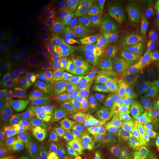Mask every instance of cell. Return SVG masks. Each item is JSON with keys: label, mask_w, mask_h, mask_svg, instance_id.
Listing matches in <instances>:
<instances>
[{"label": "cell", "mask_w": 159, "mask_h": 159, "mask_svg": "<svg viewBox=\"0 0 159 159\" xmlns=\"http://www.w3.org/2000/svg\"><path fill=\"white\" fill-rule=\"evenodd\" d=\"M139 54L127 66L125 85L148 88L159 76V56L156 49L148 43L138 45Z\"/></svg>", "instance_id": "obj_1"}, {"label": "cell", "mask_w": 159, "mask_h": 159, "mask_svg": "<svg viewBox=\"0 0 159 159\" xmlns=\"http://www.w3.org/2000/svg\"><path fill=\"white\" fill-rule=\"evenodd\" d=\"M127 96L125 103L136 114H148L159 109V98L148 89L126 85Z\"/></svg>", "instance_id": "obj_2"}, {"label": "cell", "mask_w": 159, "mask_h": 159, "mask_svg": "<svg viewBox=\"0 0 159 159\" xmlns=\"http://www.w3.org/2000/svg\"><path fill=\"white\" fill-rule=\"evenodd\" d=\"M7 144L28 159H40L37 141V127L27 123L19 132L9 139Z\"/></svg>", "instance_id": "obj_3"}, {"label": "cell", "mask_w": 159, "mask_h": 159, "mask_svg": "<svg viewBox=\"0 0 159 159\" xmlns=\"http://www.w3.org/2000/svg\"><path fill=\"white\" fill-rule=\"evenodd\" d=\"M20 104L25 111L27 119H30L47 112L51 106V98L47 91L35 89L27 91L20 97Z\"/></svg>", "instance_id": "obj_4"}, {"label": "cell", "mask_w": 159, "mask_h": 159, "mask_svg": "<svg viewBox=\"0 0 159 159\" xmlns=\"http://www.w3.org/2000/svg\"><path fill=\"white\" fill-rule=\"evenodd\" d=\"M80 127L74 119L62 128L55 130L52 159H61L69 148L80 136Z\"/></svg>", "instance_id": "obj_5"}, {"label": "cell", "mask_w": 159, "mask_h": 159, "mask_svg": "<svg viewBox=\"0 0 159 159\" xmlns=\"http://www.w3.org/2000/svg\"><path fill=\"white\" fill-rule=\"evenodd\" d=\"M100 148L88 133L81 134L61 159H97Z\"/></svg>", "instance_id": "obj_6"}, {"label": "cell", "mask_w": 159, "mask_h": 159, "mask_svg": "<svg viewBox=\"0 0 159 159\" xmlns=\"http://www.w3.org/2000/svg\"><path fill=\"white\" fill-rule=\"evenodd\" d=\"M134 7L130 4H125L120 8L109 13L103 18L100 28L108 34L113 35L123 26L135 19Z\"/></svg>", "instance_id": "obj_7"}, {"label": "cell", "mask_w": 159, "mask_h": 159, "mask_svg": "<svg viewBox=\"0 0 159 159\" xmlns=\"http://www.w3.org/2000/svg\"><path fill=\"white\" fill-rule=\"evenodd\" d=\"M127 66L128 64H125L108 52H105L99 59V71L105 76L114 80V81L124 84Z\"/></svg>", "instance_id": "obj_8"}, {"label": "cell", "mask_w": 159, "mask_h": 159, "mask_svg": "<svg viewBox=\"0 0 159 159\" xmlns=\"http://www.w3.org/2000/svg\"><path fill=\"white\" fill-rule=\"evenodd\" d=\"M114 116V121L121 130L125 134L127 138L135 129L136 113L129 108L125 102L109 105Z\"/></svg>", "instance_id": "obj_9"}, {"label": "cell", "mask_w": 159, "mask_h": 159, "mask_svg": "<svg viewBox=\"0 0 159 159\" xmlns=\"http://www.w3.org/2000/svg\"><path fill=\"white\" fill-rule=\"evenodd\" d=\"M135 128L144 133L154 144H159V109L148 114H137Z\"/></svg>", "instance_id": "obj_10"}, {"label": "cell", "mask_w": 159, "mask_h": 159, "mask_svg": "<svg viewBox=\"0 0 159 159\" xmlns=\"http://www.w3.org/2000/svg\"><path fill=\"white\" fill-rule=\"evenodd\" d=\"M113 44L138 46L141 43L140 25L136 19L133 20L112 35Z\"/></svg>", "instance_id": "obj_11"}, {"label": "cell", "mask_w": 159, "mask_h": 159, "mask_svg": "<svg viewBox=\"0 0 159 159\" xmlns=\"http://www.w3.org/2000/svg\"><path fill=\"white\" fill-rule=\"evenodd\" d=\"M55 130L45 122L37 126L38 148L40 159H52Z\"/></svg>", "instance_id": "obj_12"}, {"label": "cell", "mask_w": 159, "mask_h": 159, "mask_svg": "<svg viewBox=\"0 0 159 159\" xmlns=\"http://www.w3.org/2000/svg\"><path fill=\"white\" fill-rule=\"evenodd\" d=\"M99 98L112 104L122 102L127 96V88L124 83L117 81H105L97 88L96 92Z\"/></svg>", "instance_id": "obj_13"}, {"label": "cell", "mask_w": 159, "mask_h": 159, "mask_svg": "<svg viewBox=\"0 0 159 159\" xmlns=\"http://www.w3.org/2000/svg\"><path fill=\"white\" fill-rule=\"evenodd\" d=\"M114 122V119L110 107H105L92 115L88 122V129L92 136L99 137L104 134L105 130Z\"/></svg>", "instance_id": "obj_14"}, {"label": "cell", "mask_w": 159, "mask_h": 159, "mask_svg": "<svg viewBox=\"0 0 159 159\" xmlns=\"http://www.w3.org/2000/svg\"><path fill=\"white\" fill-rule=\"evenodd\" d=\"M154 143L140 130H135L127 138L125 150L128 152L134 153H143L148 152L152 150Z\"/></svg>", "instance_id": "obj_15"}, {"label": "cell", "mask_w": 159, "mask_h": 159, "mask_svg": "<svg viewBox=\"0 0 159 159\" xmlns=\"http://www.w3.org/2000/svg\"><path fill=\"white\" fill-rule=\"evenodd\" d=\"M59 83L66 101L71 102L77 93V79L74 70L69 68L62 69L59 74Z\"/></svg>", "instance_id": "obj_16"}, {"label": "cell", "mask_w": 159, "mask_h": 159, "mask_svg": "<svg viewBox=\"0 0 159 159\" xmlns=\"http://www.w3.org/2000/svg\"><path fill=\"white\" fill-rule=\"evenodd\" d=\"M141 27L150 28L159 24V0L149 1L144 5L141 13Z\"/></svg>", "instance_id": "obj_17"}, {"label": "cell", "mask_w": 159, "mask_h": 159, "mask_svg": "<svg viewBox=\"0 0 159 159\" xmlns=\"http://www.w3.org/2000/svg\"><path fill=\"white\" fill-rule=\"evenodd\" d=\"M112 35L102 30H95L91 32L87 37V44L91 49L105 52L112 44Z\"/></svg>", "instance_id": "obj_18"}, {"label": "cell", "mask_w": 159, "mask_h": 159, "mask_svg": "<svg viewBox=\"0 0 159 159\" xmlns=\"http://www.w3.org/2000/svg\"><path fill=\"white\" fill-rule=\"evenodd\" d=\"M27 91V89L16 85L10 78L2 79L0 82V102L3 103L21 97Z\"/></svg>", "instance_id": "obj_19"}, {"label": "cell", "mask_w": 159, "mask_h": 159, "mask_svg": "<svg viewBox=\"0 0 159 159\" xmlns=\"http://www.w3.org/2000/svg\"><path fill=\"white\" fill-rule=\"evenodd\" d=\"M105 52L112 55L125 64H129L139 54L138 46L111 44Z\"/></svg>", "instance_id": "obj_20"}, {"label": "cell", "mask_w": 159, "mask_h": 159, "mask_svg": "<svg viewBox=\"0 0 159 159\" xmlns=\"http://www.w3.org/2000/svg\"><path fill=\"white\" fill-rule=\"evenodd\" d=\"M103 139L105 142L111 148L125 150L127 137L115 121L105 130Z\"/></svg>", "instance_id": "obj_21"}, {"label": "cell", "mask_w": 159, "mask_h": 159, "mask_svg": "<svg viewBox=\"0 0 159 159\" xmlns=\"http://www.w3.org/2000/svg\"><path fill=\"white\" fill-rule=\"evenodd\" d=\"M66 49L71 59L78 62H85L89 57L86 45L81 40L77 39L66 43Z\"/></svg>", "instance_id": "obj_22"}, {"label": "cell", "mask_w": 159, "mask_h": 159, "mask_svg": "<svg viewBox=\"0 0 159 159\" xmlns=\"http://www.w3.org/2000/svg\"><path fill=\"white\" fill-rule=\"evenodd\" d=\"M6 118L25 121L27 119L25 111L20 103L11 102L2 105L0 108V119Z\"/></svg>", "instance_id": "obj_23"}, {"label": "cell", "mask_w": 159, "mask_h": 159, "mask_svg": "<svg viewBox=\"0 0 159 159\" xmlns=\"http://www.w3.org/2000/svg\"><path fill=\"white\" fill-rule=\"evenodd\" d=\"M36 72L30 68H20L16 70L10 80L16 84L27 89V85L36 77Z\"/></svg>", "instance_id": "obj_24"}, {"label": "cell", "mask_w": 159, "mask_h": 159, "mask_svg": "<svg viewBox=\"0 0 159 159\" xmlns=\"http://www.w3.org/2000/svg\"><path fill=\"white\" fill-rule=\"evenodd\" d=\"M25 121L19 119H11L2 118L0 119V132L1 134L5 136H7L8 139H11L19 131L21 130Z\"/></svg>", "instance_id": "obj_25"}, {"label": "cell", "mask_w": 159, "mask_h": 159, "mask_svg": "<svg viewBox=\"0 0 159 159\" xmlns=\"http://www.w3.org/2000/svg\"><path fill=\"white\" fill-rule=\"evenodd\" d=\"M61 58V53L55 47H49L39 53L38 61L43 65H50L57 63Z\"/></svg>", "instance_id": "obj_26"}, {"label": "cell", "mask_w": 159, "mask_h": 159, "mask_svg": "<svg viewBox=\"0 0 159 159\" xmlns=\"http://www.w3.org/2000/svg\"><path fill=\"white\" fill-rule=\"evenodd\" d=\"M141 42L148 43L155 49L159 47V24L141 31Z\"/></svg>", "instance_id": "obj_27"}, {"label": "cell", "mask_w": 159, "mask_h": 159, "mask_svg": "<svg viewBox=\"0 0 159 159\" xmlns=\"http://www.w3.org/2000/svg\"><path fill=\"white\" fill-rule=\"evenodd\" d=\"M71 119L72 118H70L68 115L62 111H55L48 116V118L46 120L45 124L56 130L69 124Z\"/></svg>", "instance_id": "obj_28"}, {"label": "cell", "mask_w": 159, "mask_h": 159, "mask_svg": "<svg viewBox=\"0 0 159 159\" xmlns=\"http://www.w3.org/2000/svg\"><path fill=\"white\" fill-rule=\"evenodd\" d=\"M98 87L94 83H93L86 76H84L81 81L80 86V98L85 100L91 98L96 92Z\"/></svg>", "instance_id": "obj_29"}, {"label": "cell", "mask_w": 159, "mask_h": 159, "mask_svg": "<svg viewBox=\"0 0 159 159\" xmlns=\"http://www.w3.org/2000/svg\"><path fill=\"white\" fill-rule=\"evenodd\" d=\"M97 159H129V155L123 149L110 148L105 151H101Z\"/></svg>", "instance_id": "obj_30"}, {"label": "cell", "mask_w": 159, "mask_h": 159, "mask_svg": "<svg viewBox=\"0 0 159 159\" xmlns=\"http://www.w3.org/2000/svg\"><path fill=\"white\" fill-rule=\"evenodd\" d=\"M58 36L60 39L62 40L63 41H65L67 43L75 41V40L79 39L78 38L80 36V33L74 27L66 26V27H62L58 31Z\"/></svg>", "instance_id": "obj_31"}, {"label": "cell", "mask_w": 159, "mask_h": 159, "mask_svg": "<svg viewBox=\"0 0 159 159\" xmlns=\"http://www.w3.org/2000/svg\"><path fill=\"white\" fill-rule=\"evenodd\" d=\"M1 159H28L7 144H2Z\"/></svg>", "instance_id": "obj_32"}, {"label": "cell", "mask_w": 159, "mask_h": 159, "mask_svg": "<svg viewBox=\"0 0 159 159\" xmlns=\"http://www.w3.org/2000/svg\"><path fill=\"white\" fill-rule=\"evenodd\" d=\"M150 151L148 152H143V153H134V152H128L129 159H150Z\"/></svg>", "instance_id": "obj_33"}, {"label": "cell", "mask_w": 159, "mask_h": 159, "mask_svg": "<svg viewBox=\"0 0 159 159\" xmlns=\"http://www.w3.org/2000/svg\"><path fill=\"white\" fill-rule=\"evenodd\" d=\"M150 159H159V144H154L150 151Z\"/></svg>", "instance_id": "obj_34"}, {"label": "cell", "mask_w": 159, "mask_h": 159, "mask_svg": "<svg viewBox=\"0 0 159 159\" xmlns=\"http://www.w3.org/2000/svg\"><path fill=\"white\" fill-rule=\"evenodd\" d=\"M152 87H153V90L155 91V92L159 95V76L156 80L153 85H152Z\"/></svg>", "instance_id": "obj_35"}, {"label": "cell", "mask_w": 159, "mask_h": 159, "mask_svg": "<svg viewBox=\"0 0 159 159\" xmlns=\"http://www.w3.org/2000/svg\"><path fill=\"white\" fill-rule=\"evenodd\" d=\"M156 51H157V52H158V56H159V47L158 49H156Z\"/></svg>", "instance_id": "obj_36"}]
</instances>
